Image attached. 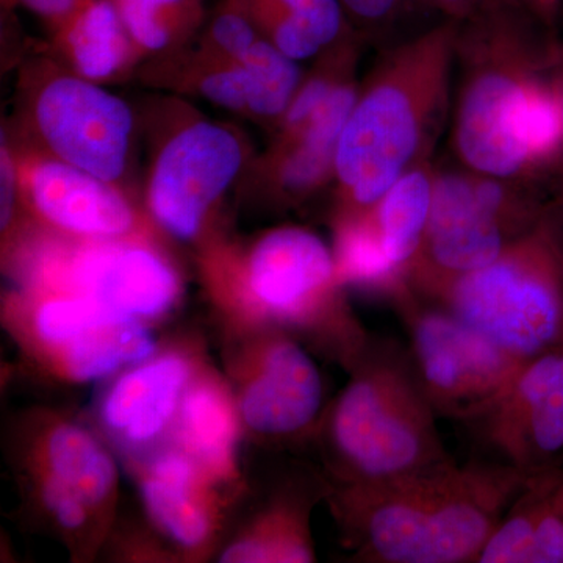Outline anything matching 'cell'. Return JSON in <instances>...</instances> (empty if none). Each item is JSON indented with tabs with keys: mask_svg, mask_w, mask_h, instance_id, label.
Here are the masks:
<instances>
[{
	"mask_svg": "<svg viewBox=\"0 0 563 563\" xmlns=\"http://www.w3.org/2000/svg\"><path fill=\"white\" fill-rule=\"evenodd\" d=\"M22 207L41 229L74 240L151 239V224L120 185L35 147L14 150Z\"/></svg>",
	"mask_w": 563,
	"mask_h": 563,
	"instance_id": "5bb4252c",
	"label": "cell"
},
{
	"mask_svg": "<svg viewBox=\"0 0 563 563\" xmlns=\"http://www.w3.org/2000/svg\"><path fill=\"white\" fill-rule=\"evenodd\" d=\"M258 33L296 62L358 35L340 0H246Z\"/></svg>",
	"mask_w": 563,
	"mask_h": 563,
	"instance_id": "d4e9b609",
	"label": "cell"
},
{
	"mask_svg": "<svg viewBox=\"0 0 563 563\" xmlns=\"http://www.w3.org/2000/svg\"><path fill=\"white\" fill-rule=\"evenodd\" d=\"M27 92L33 147L120 185L128 174L135 114L124 99L62 65L41 69Z\"/></svg>",
	"mask_w": 563,
	"mask_h": 563,
	"instance_id": "9c48e42d",
	"label": "cell"
},
{
	"mask_svg": "<svg viewBox=\"0 0 563 563\" xmlns=\"http://www.w3.org/2000/svg\"><path fill=\"white\" fill-rule=\"evenodd\" d=\"M213 484L180 448L158 451L141 470L140 488L151 520L181 550L201 551L217 529Z\"/></svg>",
	"mask_w": 563,
	"mask_h": 563,
	"instance_id": "d6986e66",
	"label": "cell"
},
{
	"mask_svg": "<svg viewBox=\"0 0 563 563\" xmlns=\"http://www.w3.org/2000/svg\"><path fill=\"white\" fill-rule=\"evenodd\" d=\"M358 90L357 79L347 81L298 131L273 136L268 151L251 168L269 202L296 207L332 184L340 136Z\"/></svg>",
	"mask_w": 563,
	"mask_h": 563,
	"instance_id": "ac0fdd59",
	"label": "cell"
},
{
	"mask_svg": "<svg viewBox=\"0 0 563 563\" xmlns=\"http://www.w3.org/2000/svg\"><path fill=\"white\" fill-rule=\"evenodd\" d=\"M484 455L532 474L563 466V346L514 374L493 401L462 422Z\"/></svg>",
	"mask_w": 563,
	"mask_h": 563,
	"instance_id": "4fadbf2b",
	"label": "cell"
},
{
	"mask_svg": "<svg viewBox=\"0 0 563 563\" xmlns=\"http://www.w3.org/2000/svg\"><path fill=\"white\" fill-rule=\"evenodd\" d=\"M559 55H561V62L563 63V35L559 33Z\"/></svg>",
	"mask_w": 563,
	"mask_h": 563,
	"instance_id": "e575fe53",
	"label": "cell"
},
{
	"mask_svg": "<svg viewBox=\"0 0 563 563\" xmlns=\"http://www.w3.org/2000/svg\"><path fill=\"white\" fill-rule=\"evenodd\" d=\"M22 295L25 335L74 383L102 379L157 350L146 322L113 312L87 296L46 290Z\"/></svg>",
	"mask_w": 563,
	"mask_h": 563,
	"instance_id": "7c38bea8",
	"label": "cell"
},
{
	"mask_svg": "<svg viewBox=\"0 0 563 563\" xmlns=\"http://www.w3.org/2000/svg\"><path fill=\"white\" fill-rule=\"evenodd\" d=\"M320 431L331 484L380 483L450 461L409 351L372 335Z\"/></svg>",
	"mask_w": 563,
	"mask_h": 563,
	"instance_id": "5b68a950",
	"label": "cell"
},
{
	"mask_svg": "<svg viewBox=\"0 0 563 563\" xmlns=\"http://www.w3.org/2000/svg\"><path fill=\"white\" fill-rule=\"evenodd\" d=\"M143 58L172 57L198 38L207 14L203 0H114Z\"/></svg>",
	"mask_w": 563,
	"mask_h": 563,
	"instance_id": "83f0119b",
	"label": "cell"
},
{
	"mask_svg": "<svg viewBox=\"0 0 563 563\" xmlns=\"http://www.w3.org/2000/svg\"><path fill=\"white\" fill-rule=\"evenodd\" d=\"M553 81L555 91H558L559 99H561L563 110V63L559 60L558 65L553 69Z\"/></svg>",
	"mask_w": 563,
	"mask_h": 563,
	"instance_id": "836d02e7",
	"label": "cell"
},
{
	"mask_svg": "<svg viewBox=\"0 0 563 563\" xmlns=\"http://www.w3.org/2000/svg\"><path fill=\"white\" fill-rule=\"evenodd\" d=\"M235 401L247 431L295 442L320 431L324 383L295 335L258 328L246 350Z\"/></svg>",
	"mask_w": 563,
	"mask_h": 563,
	"instance_id": "9a60e30c",
	"label": "cell"
},
{
	"mask_svg": "<svg viewBox=\"0 0 563 563\" xmlns=\"http://www.w3.org/2000/svg\"><path fill=\"white\" fill-rule=\"evenodd\" d=\"M548 190L462 165L437 166L431 220L410 288L435 301L453 282L484 268L539 228Z\"/></svg>",
	"mask_w": 563,
	"mask_h": 563,
	"instance_id": "8992f818",
	"label": "cell"
},
{
	"mask_svg": "<svg viewBox=\"0 0 563 563\" xmlns=\"http://www.w3.org/2000/svg\"><path fill=\"white\" fill-rule=\"evenodd\" d=\"M18 265L25 290L87 296L144 322L168 313L181 292L179 273L151 239L95 242L41 233L25 240Z\"/></svg>",
	"mask_w": 563,
	"mask_h": 563,
	"instance_id": "ba28073f",
	"label": "cell"
},
{
	"mask_svg": "<svg viewBox=\"0 0 563 563\" xmlns=\"http://www.w3.org/2000/svg\"><path fill=\"white\" fill-rule=\"evenodd\" d=\"M207 269L257 328L302 336L346 369L372 339L347 302L332 247L310 229L279 225L244 250L211 251Z\"/></svg>",
	"mask_w": 563,
	"mask_h": 563,
	"instance_id": "277c9868",
	"label": "cell"
},
{
	"mask_svg": "<svg viewBox=\"0 0 563 563\" xmlns=\"http://www.w3.org/2000/svg\"><path fill=\"white\" fill-rule=\"evenodd\" d=\"M429 302L520 362L563 346V273L540 224Z\"/></svg>",
	"mask_w": 563,
	"mask_h": 563,
	"instance_id": "52a82bcc",
	"label": "cell"
},
{
	"mask_svg": "<svg viewBox=\"0 0 563 563\" xmlns=\"http://www.w3.org/2000/svg\"><path fill=\"white\" fill-rule=\"evenodd\" d=\"M415 7L437 11L444 20L463 22L504 0H412Z\"/></svg>",
	"mask_w": 563,
	"mask_h": 563,
	"instance_id": "4dcf8cb0",
	"label": "cell"
},
{
	"mask_svg": "<svg viewBox=\"0 0 563 563\" xmlns=\"http://www.w3.org/2000/svg\"><path fill=\"white\" fill-rule=\"evenodd\" d=\"M437 165L426 161L404 173L374 209L388 261L409 282L431 220Z\"/></svg>",
	"mask_w": 563,
	"mask_h": 563,
	"instance_id": "484cf974",
	"label": "cell"
},
{
	"mask_svg": "<svg viewBox=\"0 0 563 563\" xmlns=\"http://www.w3.org/2000/svg\"><path fill=\"white\" fill-rule=\"evenodd\" d=\"M559 501H561L562 510H563V481L561 484V488H559Z\"/></svg>",
	"mask_w": 563,
	"mask_h": 563,
	"instance_id": "d590c367",
	"label": "cell"
},
{
	"mask_svg": "<svg viewBox=\"0 0 563 563\" xmlns=\"http://www.w3.org/2000/svg\"><path fill=\"white\" fill-rule=\"evenodd\" d=\"M559 60V33L512 0L459 22L450 135L459 165L506 179L550 181L533 173L521 124Z\"/></svg>",
	"mask_w": 563,
	"mask_h": 563,
	"instance_id": "3957f363",
	"label": "cell"
},
{
	"mask_svg": "<svg viewBox=\"0 0 563 563\" xmlns=\"http://www.w3.org/2000/svg\"><path fill=\"white\" fill-rule=\"evenodd\" d=\"M336 273L346 288L383 298L393 306L412 290L385 254L374 210L361 217L331 218Z\"/></svg>",
	"mask_w": 563,
	"mask_h": 563,
	"instance_id": "4316f807",
	"label": "cell"
},
{
	"mask_svg": "<svg viewBox=\"0 0 563 563\" xmlns=\"http://www.w3.org/2000/svg\"><path fill=\"white\" fill-rule=\"evenodd\" d=\"M563 466L529 476L477 563H563Z\"/></svg>",
	"mask_w": 563,
	"mask_h": 563,
	"instance_id": "ffe728a7",
	"label": "cell"
},
{
	"mask_svg": "<svg viewBox=\"0 0 563 563\" xmlns=\"http://www.w3.org/2000/svg\"><path fill=\"white\" fill-rule=\"evenodd\" d=\"M88 2L90 0H2V7L7 10L27 11L43 21L52 33Z\"/></svg>",
	"mask_w": 563,
	"mask_h": 563,
	"instance_id": "f546056e",
	"label": "cell"
},
{
	"mask_svg": "<svg viewBox=\"0 0 563 563\" xmlns=\"http://www.w3.org/2000/svg\"><path fill=\"white\" fill-rule=\"evenodd\" d=\"M239 406L220 379L199 374L185 393L173 433L177 448L190 455L213 485L236 474Z\"/></svg>",
	"mask_w": 563,
	"mask_h": 563,
	"instance_id": "7402d4cb",
	"label": "cell"
},
{
	"mask_svg": "<svg viewBox=\"0 0 563 563\" xmlns=\"http://www.w3.org/2000/svg\"><path fill=\"white\" fill-rule=\"evenodd\" d=\"M299 62L262 38L240 60L201 63L173 57L158 60L152 79L191 92L240 117L276 129L301 85Z\"/></svg>",
	"mask_w": 563,
	"mask_h": 563,
	"instance_id": "2e32d148",
	"label": "cell"
},
{
	"mask_svg": "<svg viewBox=\"0 0 563 563\" xmlns=\"http://www.w3.org/2000/svg\"><path fill=\"white\" fill-rule=\"evenodd\" d=\"M198 373L195 358L181 350L154 352L133 363L103 391L99 402L103 429L132 453L150 450L173 432L185 393Z\"/></svg>",
	"mask_w": 563,
	"mask_h": 563,
	"instance_id": "e0dca14e",
	"label": "cell"
},
{
	"mask_svg": "<svg viewBox=\"0 0 563 563\" xmlns=\"http://www.w3.org/2000/svg\"><path fill=\"white\" fill-rule=\"evenodd\" d=\"M52 43L66 69L101 85L124 79L144 60L114 0H90L52 32Z\"/></svg>",
	"mask_w": 563,
	"mask_h": 563,
	"instance_id": "cb8c5ba5",
	"label": "cell"
},
{
	"mask_svg": "<svg viewBox=\"0 0 563 563\" xmlns=\"http://www.w3.org/2000/svg\"><path fill=\"white\" fill-rule=\"evenodd\" d=\"M365 43H384L410 10L412 0H340Z\"/></svg>",
	"mask_w": 563,
	"mask_h": 563,
	"instance_id": "f1b7e54d",
	"label": "cell"
},
{
	"mask_svg": "<svg viewBox=\"0 0 563 563\" xmlns=\"http://www.w3.org/2000/svg\"><path fill=\"white\" fill-rule=\"evenodd\" d=\"M528 479L477 455L380 483L331 484L328 498L357 562L477 563Z\"/></svg>",
	"mask_w": 563,
	"mask_h": 563,
	"instance_id": "6da1fadb",
	"label": "cell"
},
{
	"mask_svg": "<svg viewBox=\"0 0 563 563\" xmlns=\"http://www.w3.org/2000/svg\"><path fill=\"white\" fill-rule=\"evenodd\" d=\"M33 476L51 481L106 517L118 490V472L95 433L73 421H55L33 451Z\"/></svg>",
	"mask_w": 563,
	"mask_h": 563,
	"instance_id": "44dd1931",
	"label": "cell"
},
{
	"mask_svg": "<svg viewBox=\"0 0 563 563\" xmlns=\"http://www.w3.org/2000/svg\"><path fill=\"white\" fill-rule=\"evenodd\" d=\"M459 22L396 44L361 84L335 157L332 217L372 213L404 173L426 161L453 111Z\"/></svg>",
	"mask_w": 563,
	"mask_h": 563,
	"instance_id": "7a4b0ae2",
	"label": "cell"
},
{
	"mask_svg": "<svg viewBox=\"0 0 563 563\" xmlns=\"http://www.w3.org/2000/svg\"><path fill=\"white\" fill-rule=\"evenodd\" d=\"M331 492V481L299 477L277 495L240 539L221 553V562L306 563L317 561L310 512Z\"/></svg>",
	"mask_w": 563,
	"mask_h": 563,
	"instance_id": "603a6c76",
	"label": "cell"
},
{
	"mask_svg": "<svg viewBox=\"0 0 563 563\" xmlns=\"http://www.w3.org/2000/svg\"><path fill=\"white\" fill-rule=\"evenodd\" d=\"M391 307L406 328L415 373L439 417L472 420L525 363L413 290Z\"/></svg>",
	"mask_w": 563,
	"mask_h": 563,
	"instance_id": "30bf717a",
	"label": "cell"
},
{
	"mask_svg": "<svg viewBox=\"0 0 563 563\" xmlns=\"http://www.w3.org/2000/svg\"><path fill=\"white\" fill-rule=\"evenodd\" d=\"M518 7L553 33H559L563 16V0H512Z\"/></svg>",
	"mask_w": 563,
	"mask_h": 563,
	"instance_id": "1f68e13d",
	"label": "cell"
},
{
	"mask_svg": "<svg viewBox=\"0 0 563 563\" xmlns=\"http://www.w3.org/2000/svg\"><path fill=\"white\" fill-rule=\"evenodd\" d=\"M548 203L563 214V162L551 179Z\"/></svg>",
	"mask_w": 563,
	"mask_h": 563,
	"instance_id": "d6a6232c",
	"label": "cell"
},
{
	"mask_svg": "<svg viewBox=\"0 0 563 563\" xmlns=\"http://www.w3.org/2000/svg\"><path fill=\"white\" fill-rule=\"evenodd\" d=\"M250 161V146L229 125L202 118L184 122L155 152L146 180L147 214L173 239L198 240Z\"/></svg>",
	"mask_w": 563,
	"mask_h": 563,
	"instance_id": "8fae6325",
	"label": "cell"
}]
</instances>
